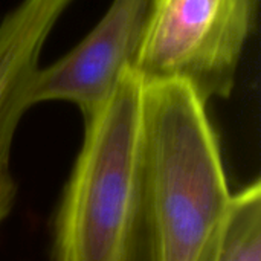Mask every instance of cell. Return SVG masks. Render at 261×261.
Here are the masks:
<instances>
[{
    "mask_svg": "<svg viewBox=\"0 0 261 261\" xmlns=\"http://www.w3.org/2000/svg\"><path fill=\"white\" fill-rule=\"evenodd\" d=\"M142 261H211L232 197L206 102L185 83L142 80Z\"/></svg>",
    "mask_w": 261,
    "mask_h": 261,
    "instance_id": "obj_1",
    "label": "cell"
},
{
    "mask_svg": "<svg viewBox=\"0 0 261 261\" xmlns=\"http://www.w3.org/2000/svg\"><path fill=\"white\" fill-rule=\"evenodd\" d=\"M141 76L127 69L89 121L54 225V261H142Z\"/></svg>",
    "mask_w": 261,
    "mask_h": 261,
    "instance_id": "obj_2",
    "label": "cell"
},
{
    "mask_svg": "<svg viewBox=\"0 0 261 261\" xmlns=\"http://www.w3.org/2000/svg\"><path fill=\"white\" fill-rule=\"evenodd\" d=\"M255 11L257 0H153L132 67L185 83L205 102L228 98Z\"/></svg>",
    "mask_w": 261,
    "mask_h": 261,
    "instance_id": "obj_3",
    "label": "cell"
},
{
    "mask_svg": "<svg viewBox=\"0 0 261 261\" xmlns=\"http://www.w3.org/2000/svg\"><path fill=\"white\" fill-rule=\"evenodd\" d=\"M151 2L113 0L69 54L29 76L20 93L24 109L46 101H67L81 110L84 121L93 118L133 66Z\"/></svg>",
    "mask_w": 261,
    "mask_h": 261,
    "instance_id": "obj_4",
    "label": "cell"
},
{
    "mask_svg": "<svg viewBox=\"0 0 261 261\" xmlns=\"http://www.w3.org/2000/svg\"><path fill=\"white\" fill-rule=\"evenodd\" d=\"M72 0H21L0 23V184L11 177L9 151L26 112L21 89L38 69V58L55 23Z\"/></svg>",
    "mask_w": 261,
    "mask_h": 261,
    "instance_id": "obj_5",
    "label": "cell"
},
{
    "mask_svg": "<svg viewBox=\"0 0 261 261\" xmlns=\"http://www.w3.org/2000/svg\"><path fill=\"white\" fill-rule=\"evenodd\" d=\"M211 261H261V182L232 194Z\"/></svg>",
    "mask_w": 261,
    "mask_h": 261,
    "instance_id": "obj_6",
    "label": "cell"
}]
</instances>
